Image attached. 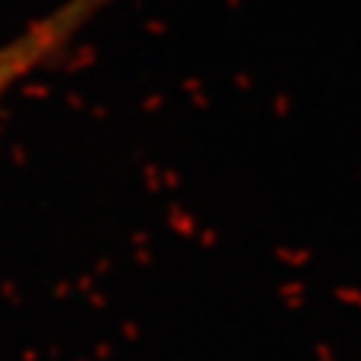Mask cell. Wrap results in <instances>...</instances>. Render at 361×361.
<instances>
[{
  "label": "cell",
  "mask_w": 361,
  "mask_h": 361,
  "mask_svg": "<svg viewBox=\"0 0 361 361\" xmlns=\"http://www.w3.org/2000/svg\"><path fill=\"white\" fill-rule=\"evenodd\" d=\"M116 0H65L0 46V104L22 80L62 59L65 51Z\"/></svg>",
  "instance_id": "1"
}]
</instances>
